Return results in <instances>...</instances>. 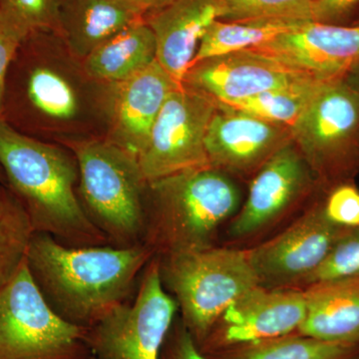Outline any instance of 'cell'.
Instances as JSON below:
<instances>
[{
	"mask_svg": "<svg viewBox=\"0 0 359 359\" xmlns=\"http://www.w3.org/2000/svg\"><path fill=\"white\" fill-rule=\"evenodd\" d=\"M290 141L289 127L216 103L205 147L210 166L224 173L245 174L259 170Z\"/></svg>",
	"mask_w": 359,
	"mask_h": 359,
	"instance_id": "14",
	"label": "cell"
},
{
	"mask_svg": "<svg viewBox=\"0 0 359 359\" xmlns=\"http://www.w3.org/2000/svg\"><path fill=\"white\" fill-rule=\"evenodd\" d=\"M359 278V228L348 229L304 285Z\"/></svg>",
	"mask_w": 359,
	"mask_h": 359,
	"instance_id": "27",
	"label": "cell"
},
{
	"mask_svg": "<svg viewBox=\"0 0 359 359\" xmlns=\"http://www.w3.org/2000/svg\"><path fill=\"white\" fill-rule=\"evenodd\" d=\"M33 233L25 208L8 187L0 183V289L25 264Z\"/></svg>",
	"mask_w": 359,
	"mask_h": 359,
	"instance_id": "25",
	"label": "cell"
},
{
	"mask_svg": "<svg viewBox=\"0 0 359 359\" xmlns=\"http://www.w3.org/2000/svg\"><path fill=\"white\" fill-rule=\"evenodd\" d=\"M0 13L28 33L59 32V0H0Z\"/></svg>",
	"mask_w": 359,
	"mask_h": 359,
	"instance_id": "28",
	"label": "cell"
},
{
	"mask_svg": "<svg viewBox=\"0 0 359 359\" xmlns=\"http://www.w3.org/2000/svg\"><path fill=\"white\" fill-rule=\"evenodd\" d=\"M353 359H359V353L356 354L355 358H354Z\"/></svg>",
	"mask_w": 359,
	"mask_h": 359,
	"instance_id": "37",
	"label": "cell"
},
{
	"mask_svg": "<svg viewBox=\"0 0 359 359\" xmlns=\"http://www.w3.org/2000/svg\"><path fill=\"white\" fill-rule=\"evenodd\" d=\"M90 359H95V358H93V356H92V358H90Z\"/></svg>",
	"mask_w": 359,
	"mask_h": 359,
	"instance_id": "38",
	"label": "cell"
},
{
	"mask_svg": "<svg viewBox=\"0 0 359 359\" xmlns=\"http://www.w3.org/2000/svg\"><path fill=\"white\" fill-rule=\"evenodd\" d=\"M126 1L136 7L146 16L149 13H155L169 6L174 0H126Z\"/></svg>",
	"mask_w": 359,
	"mask_h": 359,
	"instance_id": "33",
	"label": "cell"
},
{
	"mask_svg": "<svg viewBox=\"0 0 359 359\" xmlns=\"http://www.w3.org/2000/svg\"><path fill=\"white\" fill-rule=\"evenodd\" d=\"M238 203L237 186L212 166L149 182L143 245L155 257L212 247L215 233Z\"/></svg>",
	"mask_w": 359,
	"mask_h": 359,
	"instance_id": "4",
	"label": "cell"
},
{
	"mask_svg": "<svg viewBox=\"0 0 359 359\" xmlns=\"http://www.w3.org/2000/svg\"><path fill=\"white\" fill-rule=\"evenodd\" d=\"M353 25H359V18L355 21V22L353 23Z\"/></svg>",
	"mask_w": 359,
	"mask_h": 359,
	"instance_id": "36",
	"label": "cell"
},
{
	"mask_svg": "<svg viewBox=\"0 0 359 359\" xmlns=\"http://www.w3.org/2000/svg\"><path fill=\"white\" fill-rule=\"evenodd\" d=\"M332 223L346 229L359 228V190L353 184L335 187L323 205Z\"/></svg>",
	"mask_w": 359,
	"mask_h": 359,
	"instance_id": "29",
	"label": "cell"
},
{
	"mask_svg": "<svg viewBox=\"0 0 359 359\" xmlns=\"http://www.w3.org/2000/svg\"><path fill=\"white\" fill-rule=\"evenodd\" d=\"M179 311L165 290L156 257L147 264L134 297L118 304L87 330V344L95 359H160Z\"/></svg>",
	"mask_w": 359,
	"mask_h": 359,
	"instance_id": "9",
	"label": "cell"
},
{
	"mask_svg": "<svg viewBox=\"0 0 359 359\" xmlns=\"http://www.w3.org/2000/svg\"><path fill=\"white\" fill-rule=\"evenodd\" d=\"M306 76L276 59L247 49L195 63L182 85L216 103L231 104Z\"/></svg>",
	"mask_w": 359,
	"mask_h": 359,
	"instance_id": "15",
	"label": "cell"
},
{
	"mask_svg": "<svg viewBox=\"0 0 359 359\" xmlns=\"http://www.w3.org/2000/svg\"><path fill=\"white\" fill-rule=\"evenodd\" d=\"M325 82L327 81L306 76L285 86L226 105L290 128L306 109Z\"/></svg>",
	"mask_w": 359,
	"mask_h": 359,
	"instance_id": "24",
	"label": "cell"
},
{
	"mask_svg": "<svg viewBox=\"0 0 359 359\" xmlns=\"http://www.w3.org/2000/svg\"><path fill=\"white\" fill-rule=\"evenodd\" d=\"M86 335L52 311L25 262L0 289V359H90Z\"/></svg>",
	"mask_w": 359,
	"mask_h": 359,
	"instance_id": "7",
	"label": "cell"
},
{
	"mask_svg": "<svg viewBox=\"0 0 359 359\" xmlns=\"http://www.w3.org/2000/svg\"><path fill=\"white\" fill-rule=\"evenodd\" d=\"M179 86L157 60L116 84L106 140L138 159L165 101Z\"/></svg>",
	"mask_w": 359,
	"mask_h": 359,
	"instance_id": "17",
	"label": "cell"
},
{
	"mask_svg": "<svg viewBox=\"0 0 359 359\" xmlns=\"http://www.w3.org/2000/svg\"><path fill=\"white\" fill-rule=\"evenodd\" d=\"M115 85L85 70L52 32L28 33L7 74L1 121L37 140L66 146L105 139Z\"/></svg>",
	"mask_w": 359,
	"mask_h": 359,
	"instance_id": "1",
	"label": "cell"
},
{
	"mask_svg": "<svg viewBox=\"0 0 359 359\" xmlns=\"http://www.w3.org/2000/svg\"><path fill=\"white\" fill-rule=\"evenodd\" d=\"M27 34L18 23L0 13V120L9 67L18 46Z\"/></svg>",
	"mask_w": 359,
	"mask_h": 359,
	"instance_id": "30",
	"label": "cell"
},
{
	"mask_svg": "<svg viewBox=\"0 0 359 359\" xmlns=\"http://www.w3.org/2000/svg\"><path fill=\"white\" fill-rule=\"evenodd\" d=\"M311 169L290 141L269 158L250 183L249 197L233 219L230 233L245 237L283 214L309 186Z\"/></svg>",
	"mask_w": 359,
	"mask_h": 359,
	"instance_id": "16",
	"label": "cell"
},
{
	"mask_svg": "<svg viewBox=\"0 0 359 359\" xmlns=\"http://www.w3.org/2000/svg\"><path fill=\"white\" fill-rule=\"evenodd\" d=\"M218 20H313V0H215Z\"/></svg>",
	"mask_w": 359,
	"mask_h": 359,
	"instance_id": "26",
	"label": "cell"
},
{
	"mask_svg": "<svg viewBox=\"0 0 359 359\" xmlns=\"http://www.w3.org/2000/svg\"><path fill=\"white\" fill-rule=\"evenodd\" d=\"M252 50L321 81L359 69V25L308 21Z\"/></svg>",
	"mask_w": 359,
	"mask_h": 359,
	"instance_id": "13",
	"label": "cell"
},
{
	"mask_svg": "<svg viewBox=\"0 0 359 359\" xmlns=\"http://www.w3.org/2000/svg\"><path fill=\"white\" fill-rule=\"evenodd\" d=\"M347 230L327 218L323 205L311 210L283 233L248 252L259 285L285 289L304 283Z\"/></svg>",
	"mask_w": 359,
	"mask_h": 359,
	"instance_id": "11",
	"label": "cell"
},
{
	"mask_svg": "<svg viewBox=\"0 0 359 359\" xmlns=\"http://www.w3.org/2000/svg\"><path fill=\"white\" fill-rule=\"evenodd\" d=\"M311 171L344 180L359 167V88L351 77L325 82L290 127Z\"/></svg>",
	"mask_w": 359,
	"mask_h": 359,
	"instance_id": "8",
	"label": "cell"
},
{
	"mask_svg": "<svg viewBox=\"0 0 359 359\" xmlns=\"http://www.w3.org/2000/svg\"><path fill=\"white\" fill-rule=\"evenodd\" d=\"M215 110V101L184 85L170 94L137 159L148 183L210 166L205 138Z\"/></svg>",
	"mask_w": 359,
	"mask_h": 359,
	"instance_id": "10",
	"label": "cell"
},
{
	"mask_svg": "<svg viewBox=\"0 0 359 359\" xmlns=\"http://www.w3.org/2000/svg\"><path fill=\"white\" fill-rule=\"evenodd\" d=\"M153 257L145 245L68 247L48 233H34L25 264L52 311L66 323L88 330L131 299Z\"/></svg>",
	"mask_w": 359,
	"mask_h": 359,
	"instance_id": "2",
	"label": "cell"
},
{
	"mask_svg": "<svg viewBox=\"0 0 359 359\" xmlns=\"http://www.w3.org/2000/svg\"><path fill=\"white\" fill-rule=\"evenodd\" d=\"M160 359H210L201 351L181 318H176L165 340Z\"/></svg>",
	"mask_w": 359,
	"mask_h": 359,
	"instance_id": "31",
	"label": "cell"
},
{
	"mask_svg": "<svg viewBox=\"0 0 359 359\" xmlns=\"http://www.w3.org/2000/svg\"><path fill=\"white\" fill-rule=\"evenodd\" d=\"M79 169L78 195L85 212L109 245H143L146 192L138 160L106 139H88L66 146Z\"/></svg>",
	"mask_w": 359,
	"mask_h": 359,
	"instance_id": "5",
	"label": "cell"
},
{
	"mask_svg": "<svg viewBox=\"0 0 359 359\" xmlns=\"http://www.w3.org/2000/svg\"><path fill=\"white\" fill-rule=\"evenodd\" d=\"M217 20L215 0H174L145 16L155 35L158 63L179 84L193 65L205 33Z\"/></svg>",
	"mask_w": 359,
	"mask_h": 359,
	"instance_id": "18",
	"label": "cell"
},
{
	"mask_svg": "<svg viewBox=\"0 0 359 359\" xmlns=\"http://www.w3.org/2000/svg\"><path fill=\"white\" fill-rule=\"evenodd\" d=\"M156 60L155 35L144 20L99 45L84 59L83 65L93 79L116 85L145 70Z\"/></svg>",
	"mask_w": 359,
	"mask_h": 359,
	"instance_id": "21",
	"label": "cell"
},
{
	"mask_svg": "<svg viewBox=\"0 0 359 359\" xmlns=\"http://www.w3.org/2000/svg\"><path fill=\"white\" fill-rule=\"evenodd\" d=\"M358 344H334L299 334L205 354L210 359H353Z\"/></svg>",
	"mask_w": 359,
	"mask_h": 359,
	"instance_id": "22",
	"label": "cell"
},
{
	"mask_svg": "<svg viewBox=\"0 0 359 359\" xmlns=\"http://www.w3.org/2000/svg\"><path fill=\"white\" fill-rule=\"evenodd\" d=\"M145 14L126 0H59V36L76 57L84 60L106 40Z\"/></svg>",
	"mask_w": 359,
	"mask_h": 359,
	"instance_id": "19",
	"label": "cell"
},
{
	"mask_svg": "<svg viewBox=\"0 0 359 359\" xmlns=\"http://www.w3.org/2000/svg\"><path fill=\"white\" fill-rule=\"evenodd\" d=\"M156 259L163 285L199 346L229 306L259 285L245 250L210 247Z\"/></svg>",
	"mask_w": 359,
	"mask_h": 359,
	"instance_id": "6",
	"label": "cell"
},
{
	"mask_svg": "<svg viewBox=\"0 0 359 359\" xmlns=\"http://www.w3.org/2000/svg\"><path fill=\"white\" fill-rule=\"evenodd\" d=\"M0 167L34 233L68 247L109 245L84 211L77 160L69 149L25 136L0 120Z\"/></svg>",
	"mask_w": 359,
	"mask_h": 359,
	"instance_id": "3",
	"label": "cell"
},
{
	"mask_svg": "<svg viewBox=\"0 0 359 359\" xmlns=\"http://www.w3.org/2000/svg\"><path fill=\"white\" fill-rule=\"evenodd\" d=\"M306 292L257 285L224 311L200 349L211 354L230 347L295 334L306 314Z\"/></svg>",
	"mask_w": 359,
	"mask_h": 359,
	"instance_id": "12",
	"label": "cell"
},
{
	"mask_svg": "<svg viewBox=\"0 0 359 359\" xmlns=\"http://www.w3.org/2000/svg\"><path fill=\"white\" fill-rule=\"evenodd\" d=\"M302 23L276 20H215L201 41L193 65L222 54L256 48Z\"/></svg>",
	"mask_w": 359,
	"mask_h": 359,
	"instance_id": "23",
	"label": "cell"
},
{
	"mask_svg": "<svg viewBox=\"0 0 359 359\" xmlns=\"http://www.w3.org/2000/svg\"><path fill=\"white\" fill-rule=\"evenodd\" d=\"M359 6V0H313V21L340 25Z\"/></svg>",
	"mask_w": 359,
	"mask_h": 359,
	"instance_id": "32",
	"label": "cell"
},
{
	"mask_svg": "<svg viewBox=\"0 0 359 359\" xmlns=\"http://www.w3.org/2000/svg\"><path fill=\"white\" fill-rule=\"evenodd\" d=\"M349 77H351V79H353V81L354 82V83L358 85V88H359V69L354 71L353 74L349 75Z\"/></svg>",
	"mask_w": 359,
	"mask_h": 359,
	"instance_id": "34",
	"label": "cell"
},
{
	"mask_svg": "<svg viewBox=\"0 0 359 359\" xmlns=\"http://www.w3.org/2000/svg\"><path fill=\"white\" fill-rule=\"evenodd\" d=\"M0 183L6 184V176H4L1 167H0Z\"/></svg>",
	"mask_w": 359,
	"mask_h": 359,
	"instance_id": "35",
	"label": "cell"
},
{
	"mask_svg": "<svg viewBox=\"0 0 359 359\" xmlns=\"http://www.w3.org/2000/svg\"><path fill=\"white\" fill-rule=\"evenodd\" d=\"M306 318L295 334L359 344V278L316 283L306 290Z\"/></svg>",
	"mask_w": 359,
	"mask_h": 359,
	"instance_id": "20",
	"label": "cell"
}]
</instances>
